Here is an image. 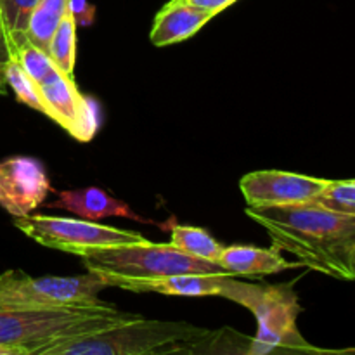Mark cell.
I'll list each match as a JSON object with an SVG mask.
<instances>
[{"label": "cell", "mask_w": 355, "mask_h": 355, "mask_svg": "<svg viewBox=\"0 0 355 355\" xmlns=\"http://www.w3.org/2000/svg\"><path fill=\"white\" fill-rule=\"evenodd\" d=\"M69 9H71V0H38L31 14L26 40L40 47L42 51L49 52L52 35Z\"/></svg>", "instance_id": "cell-15"}, {"label": "cell", "mask_w": 355, "mask_h": 355, "mask_svg": "<svg viewBox=\"0 0 355 355\" xmlns=\"http://www.w3.org/2000/svg\"><path fill=\"white\" fill-rule=\"evenodd\" d=\"M218 266L227 270L229 276H270L300 263L286 262L276 246L266 250L234 245L222 248Z\"/></svg>", "instance_id": "cell-14"}, {"label": "cell", "mask_w": 355, "mask_h": 355, "mask_svg": "<svg viewBox=\"0 0 355 355\" xmlns=\"http://www.w3.org/2000/svg\"><path fill=\"white\" fill-rule=\"evenodd\" d=\"M172 245L182 250L187 255L215 263H218V257H220L222 248H224L205 229L193 227V225H173Z\"/></svg>", "instance_id": "cell-16"}, {"label": "cell", "mask_w": 355, "mask_h": 355, "mask_svg": "<svg viewBox=\"0 0 355 355\" xmlns=\"http://www.w3.org/2000/svg\"><path fill=\"white\" fill-rule=\"evenodd\" d=\"M215 333L187 322L137 318L111 329L76 336L45 350L44 355H170L217 352Z\"/></svg>", "instance_id": "cell-3"}, {"label": "cell", "mask_w": 355, "mask_h": 355, "mask_svg": "<svg viewBox=\"0 0 355 355\" xmlns=\"http://www.w3.org/2000/svg\"><path fill=\"white\" fill-rule=\"evenodd\" d=\"M54 193L44 166L30 156L0 162V207L14 218L26 217Z\"/></svg>", "instance_id": "cell-9"}, {"label": "cell", "mask_w": 355, "mask_h": 355, "mask_svg": "<svg viewBox=\"0 0 355 355\" xmlns=\"http://www.w3.org/2000/svg\"><path fill=\"white\" fill-rule=\"evenodd\" d=\"M76 255L82 259L89 272L97 274L107 286L123 288L134 281L156 279L173 274H222L227 270L218 263L187 255L172 243H128V245L103 246V248L80 250Z\"/></svg>", "instance_id": "cell-4"}, {"label": "cell", "mask_w": 355, "mask_h": 355, "mask_svg": "<svg viewBox=\"0 0 355 355\" xmlns=\"http://www.w3.org/2000/svg\"><path fill=\"white\" fill-rule=\"evenodd\" d=\"M37 3L38 0H0V21L9 37L12 54L14 49L26 40L31 14Z\"/></svg>", "instance_id": "cell-18"}, {"label": "cell", "mask_w": 355, "mask_h": 355, "mask_svg": "<svg viewBox=\"0 0 355 355\" xmlns=\"http://www.w3.org/2000/svg\"><path fill=\"white\" fill-rule=\"evenodd\" d=\"M314 201L329 210L355 215V179L328 180L326 187L318 194Z\"/></svg>", "instance_id": "cell-21"}, {"label": "cell", "mask_w": 355, "mask_h": 355, "mask_svg": "<svg viewBox=\"0 0 355 355\" xmlns=\"http://www.w3.org/2000/svg\"><path fill=\"white\" fill-rule=\"evenodd\" d=\"M6 80L7 87L14 92L16 99L19 103H23L24 106H30L31 110L38 111V113L45 114L47 116V107H45L44 99H42V94L38 85L35 83V80L28 75L23 69V66L16 61V58H10L9 64L6 69Z\"/></svg>", "instance_id": "cell-19"}, {"label": "cell", "mask_w": 355, "mask_h": 355, "mask_svg": "<svg viewBox=\"0 0 355 355\" xmlns=\"http://www.w3.org/2000/svg\"><path fill=\"white\" fill-rule=\"evenodd\" d=\"M38 89L47 107V116L61 125L69 135L82 142L96 135L99 128V106L80 92L73 76L59 71L38 85Z\"/></svg>", "instance_id": "cell-8"}, {"label": "cell", "mask_w": 355, "mask_h": 355, "mask_svg": "<svg viewBox=\"0 0 355 355\" xmlns=\"http://www.w3.org/2000/svg\"><path fill=\"white\" fill-rule=\"evenodd\" d=\"M10 58H12V47H10L9 37H7L2 21H0V96H6L7 89H9L6 80V69Z\"/></svg>", "instance_id": "cell-22"}, {"label": "cell", "mask_w": 355, "mask_h": 355, "mask_svg": "<svg viewBox=\"0 0 355 355\" xmlns=\"http://www.w3.org/2000/svg\"><path fill=\"white\" fill-rule=\"evenodd\" d=\"M0 355H21V354H19V350L14 349V347L2 345V343H0Z\"/></svg>", "instance_id": "cell-24"}, {"label": "cell", "mask_w": 355, "mask_h": 355, "mask_svg": "<svg viewBox=\"0 0 355 355\" xmlns=\"http://www.w3.org/2000/svg\"><path fill=\"white\" fill-rule=\"evenodd\" d=\"M211 17H215V14L210 10L200 9L180 0H170L156 14L149 38L158 47L177 44L196 35Z\"/></svg>", "instance_id": "cell-12"}, {"label": "cell", "mask_w": 355, "mask_h": 355, "mask_svg": "<svg viewBox=\"0 0 355 355\" xmlns=\"http://www.w3.org/2000/svg\"><path fill=\"white\" fill-rule=\"evenodd\" d=\"M49 55L54 64L66 75L73 76L76 62V19L71 9L59 23L58 30L54 31L49 44Z\"/></svg>", "instance_id": "cell-17"}, {"label": "cell", "mask_w": 355, "mask_h": 355, "mask_svg": "<svg viewBox=\"0 0 355 355\" xmlns=\"http://www.w3.org/2000/svg\"><path fill=\"white\" fill-rule=\"evenodd\" d=\"M180 2H186L194 7H200V9L210 10V12H214L215 16H217L218 12H222V10L227 9L229 6H232L236 0H180Z\"/></svg>", "instance_id": "cell-23"}, {"label": "cell", "mask_w": 355, "mask_h": 355, "mask_svg": "<svg viewBox=\"0 0 355 355\" xmlns=\"http://www.w3.org/2000/svg\"><path fill=\"white\" fill-rule=\"evenodd\" d=\"M222 297L253 312L259 331L250 343L248 354L318 352L297 328L300 304L290 284H248L229 276Z\"/></svg>", "instance_id": "cell-5"}, {"label": "cell", "mask_w": 355, "mask_h": 355, "mask_svg": "<svg viewBox=\"0 0 355 355\" xmlns=\"http://www.w3.org/2000/svg\"><path fill=\"white\" fill-rule=\"evenodd\" d=\"M141 318L107 304L75 307L3 309L0 307V343L21 355H44L45 350L76 336L111 329Z\"/></svg>", "instance_id": "cell-2"}, {"label": "cell", "mask_w": 355, "mask_h": 355, "mask_svg": "<svg viewBox=\"0 0 355 355\" xmlns=\"http://www.w3.org/2000/svg\"><path fill=\"white\" fill-rule=\"evenodd\" d=\"M14 58L16 61L23 66L24 71L35 80L37 85H42L47 80H51L52 76L58 75L61 69L54 64L52 58L49 55V52L42 51L40 47L31 44L30 40H24L23 44L17 45L14 49Z\"/></svg>", "instance_id": "cell-20"}, {"label": "cell", "mask_w": 355, "mask_h": 355, "mask_svg": "<svg viewBox=\"0 0 355 355\" xmlns=\"http://www.w3.org/2000/svg\"><path fill=\"white\" fill-rule=\"evenodd\" d=\"M246 217L262 225L272 246L297 257L300 266L335 279H355V215L309 201L248 207Z\"/></svg>", "instance_id": "cell-1"}, {"label": "cell", "mask_w": 355, "mask_h": 355, "mask_svg": "<svg viewBox=\"0 0 355 355\" xmlns=\"http://www.w3.org/2000/svg\"><path fill=\"white\" fill-rule=\"evenodd\" d=\"M229 276L222 274H173L156 279L134 281L121 290L134 293H162L175 297H222Z\"/></svg>", "instance_id": "cell-13"}, {"label": "cell", "mask_w": 355, "mask_h": 355, "mask_svg": "<svg viewBox=\"0 0 355 355\" xmlns=\"http://www.w3.org/2000/svg\"><path fill=\"white\" fill-rule=\"evenodd\" d=\"M328 180L283 170L250 172L239 182L248 207H281L314 201Z\"/></svg>", "instance_id": "cell-10"}, {"label": "cell", "mask_w": 355, "mask_h": 355, "mask_svg": "<svg viewBox=\"0 0 355 355\" xmlns=\"http://www.w3.org/2000/svg\"><path fill=\"white\" fill-rule=\"evenodd\" d=\"M51 208H61L69 214L78 215L85 220L97 222L107 217H121L128 220L142 222V224H153L148 218L139 217L135 211L130 210L125 201L110 196L99 187H83V189L61 191L58 193V200L47 203Z\"/></svg>", "instance_id": "cell-11"}, {"label": "cell", "mask_w": 355, "mask_h": 355, "mask_svg": "<svg viewBox=\"0 0 355 355\" xmlns=\"http://www.w3.org/2000/svg\"><path fill=\"white\" fill-rule=\"evenodd\" d=\"M14 225L23 234L37 241L40 246L61 250L76 255L80 250L103 248V246L128 245L144 241L141 234L127 229L101 225L85 218L47 217V215H26L14 220Z\"/></svg>", "instance_id": "cell-7"}, {"label": "cell", "mask_w": 355, "mask_h": 355, "mask_svg": "<svg viewBox=\"0 0 355 355\" xmlns=\"http://www.w3.org/2000/svg\"><path fill=\"white\" fill-rule=\"evenodd\" d=\"M107 288L106 281L89 272L75 277H31L21 270L0 274V307L44 309L97 305L99 293Z\"/></svg>", "instance_id": "cell-6"}]
</instances>
